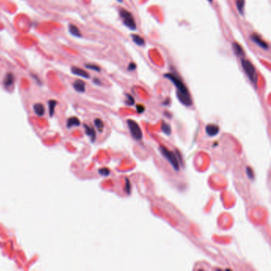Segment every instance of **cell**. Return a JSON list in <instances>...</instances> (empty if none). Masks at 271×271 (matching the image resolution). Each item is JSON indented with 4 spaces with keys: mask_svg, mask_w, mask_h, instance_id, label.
Masks as SVG:
<instances>
[{
    "mask_svg": "<svg viewBox=\"0 0 271 271\" xmlns=\"http://www.w3.org/2000/svg\"><path fill=\"white\" fill-rule=\"evenodd\" d=\"M69 33H71L73 36L77 37H81V32L79 29V28L77 26H76L75 25H71L69 26Z\"/></svg>",
    "mask_w": 271,
    "mask_h": 271,
    "instance_id": "obj_10",
    "label": "cell"
},
{
    "mask_svg": "<svg viewBox=\"0 0 271 271\" xmlns=\"http://www.w3.org/2000/svg\"><path fill=\"white\" fill-rule=\"evenodd\" d=\"M127 125L133 138L136 140H141L142 138V132L139 124L132 119H128Z\"/></svg>",
    "mask_w": 271,
    "mask_h": 271,
    "instance_id": "obj_5",
    "label": "cell"
},
{
    "mask_svg": "<svg viewBox=\"0 0 271 271\" xmlns=\"http://www.w3.org/2000/svg\"><path fill=\"white\" fill-rule=\"evenodd\" d=\"M162 132L165 133V135H169L171 134V127H170V126H169L168 123H165V121L162 122Z\"/></svg>",
    "mask_w": 271,
    "mask_h": 271,
    "instance_id": "obj_15",
    "label": "cell"
},
{
    "mask_svg": "<svg viewBox=\"0 0 271 271\" xmlns=\"http://www.w3.org/2000/svg\"><path fill=\"white\" fill-rule=\"evenodd\" d=\"M100 173L104 176H108L110 174V171L108 169H102L100 170Z\"/></svg>",
    "mask_w": 271,
    "mask_h": 271,
    "instance_id": "obj_23",
    "label": "cell"
},
{
    "mask_svg": "<svg viewBox=\"0 0 271 271\" xmlns=\"http://www.w3.org/2000/svg\"><path fill=\"white\" fill-rule=\"evenodd\" d=\"M73 87L76 89V91L80 92H84L85 91V83L81 80H77L73 84Z\"/></svg>",
    "mask_w": 271,
    "mask_h": 271,
    "instance_id": "obj_9",
    "label": "cell"
},
{
    "mask_svg": "<svg viewBox=\"0 0 271 271\" xmlns=\"http://www.w3.org/2000/svg\"><path fill=\"white\" fill-rule=\"evenodd\" d=\"M233 49H234V52L236 54L237 56H243L244 55V52H243V49H242V46L238 44L237 42H234L232 44Z\"/></svg>",
    "mask_w": 271,
    "mask_h": 271,
    "instance_id": "obj_12",
    "label": "cell"
},
{
    "mask_svg": "<svg viewBox=\"0 0 271 271\" xmlns=\"http://www.w3.org/2000/svg\"><path fill=\"white\" fill-rule=\"evenodd\" d=\"M208 1H209V2H212V0H208Z\"/></svg>",
    "mask_w": 271,
    "mask_h": 271,
    "instance_id": "obj_26",
    "label": "cell"
},
{
    "mask_svg": "<svg viewBox=\"0 0 271 271\" xmlns=\"http://www.w3.org/2000/svg\"><path fill=\"white\" fill-rule=\"evenodd\" d=\"M71 72L76 76H78V77H84V78H89V74L88 73H87L86 71H84V69H81V68L78 67H72Z\"/></svg>",
    "mask_w": 271,
    "mask_h": 271,
    "instance_id": "obj_8",
    "label": "cell"
},
{
    "mask_svg": "<svg viewBox=\"0 0 271 271\" xmlns=\"http://www.w3.org/2000/svg\"><path fill=\"white\" fill-rule=\"evenodd\" d=\"M131 37H132L133 41H134V42L136 43L138 45H145V41L144 39L142 38V37H140L139 35L138 34H131Z\"/></svg>",
    "mask_w": 271,
    "mask_h": 271,
    "instance_id": "obj_13",
    "label": "cell"
},
{
    "mask_svg": "<svg viewBox=\"0 0 271 271\" xmlns=\"http://www.w3.org/2000/svg\"><path fill=\"white\" fill-rule=\"evenodd\" d=\"M126 186H125V191L127 192V193L128 195L131 193V183H130L129 179L128 178H126Z\"/></svg>",
    "mask_w": 271,
    "mask_h": 271,
    "instance_id": "obj_19",
    "label": "cell"
},
{
    "mask_svg": "<svg viewBox=\"0 0 271 271\" xmlns=\"http://www.w3.org/2000/svg\"><path fill=\"white\" fill-rule=\"evenodd\" d=\"M245 0H237L236 1V7L237 10L241 14H243V9H244Z\"/></svg>",
    "mask_w": 271,
    "mask_h": 271,
    "instance_id": "obj_14",
    "label": "cell"
},
{
    "mask_svg": "<svg viewBox=\"0 0 271 271\" xmlns=\"http://www.w3.org/2000/svg\"><path fill=\"white\" fill-rule=\"evenodd\" d=\"M241 64H242V69L244 70L245 73L247 75V77H249L250 81L256 85V84H257V74H256V70L254 66L252 65L251 62L249 61L246 58H242Z\"/></svg>",
    "mask_w": 271,
    "mask_h": 271,
    "instance_id": "obj_2",
    "label": "cell"
},
{
    "mask_svg": "<svg viewBox=\"0 0 271 271\" xmlns=\"http://www.w3.org/2000/svg\"><path fill=\"white\" fill-rule=\"evenodd\" d=\"M135 69H136V65L135 63H130L129 66H128V69L130 71H134Z\"/></svg>",
    "mask_w": 271,
    "mask_h": 271,
    "instance_id": "obj_24",
    "label": "cell"
},
{
    "mask_svg": "<svg viewBox=\"0 0 271 271\" xmlns=\"http://www.w3.org/2000/svg\"><path fill=\"white\" fill-rule=\"evenodd\" d=\"M246 174H247V176L249 178L254 179V171H253V169H252L251 168L249 167V166H247V167H246Z\"/></svg>",
    "mask_w": 271,
    "mask_h": 271,
    "instance_id": "obj_20",
    "label": "cell"
},
{
    "mask_svg": "<svg viewBox=\"0 0 271 271\" xmlns=\"http://www.w3.org/2000/svg\"><path fill=\"white\" fill-rule=\"evenodd\" d=\"M14 81V77L11 73H8L4 79V85L6 87L11 86Z\"/></svg>",
    "mask_w": 271,
    "mask_h": 271,
    "instance_id": "obj_11",
    "label": "cell"
},
{
    "mask_svg": "<svg viewBox=\"0 0 271 271\" xmlns=\"http://www.w3.org/2000/svg\"><path fill=\"white\" fill-rule=\"evenodd\" d=\"M159 150L160 152L162 153V155L165 157L166 159H167L168 162L171 164L172 166L173 167V169L178 171L179 170V162L177 161V158L176 157V155L174 154V153H173L172 151L168 150L166 147H165L164 146H159Z\"/></svg>",
    "mask_w": 271,
    "mask_h": 271,
    "instance_id": "obj_3",
    "label": "cell"
},
{
    "mask_svg": "<svg viewBox=\"0 0 271 271\" xmlns=\"http://www.w3.org/2000/svg\"><path fill=\"white\" fill-rule=\"evenodd\" d=\"M250 39H251V41H254L255 44L258 45L259 47L264 49H268V48H269L268 44L265 42V41L261 40V38L258 36V35H257L256 33H252V34L250 35Z\"/></svg>",
    "mask_w": 271,
    "mask_h": 271,
    "instance_id": "obj_6",
    "label": "cell"
},
{
    "mask_svg": "<svg viewBox=\"0 0 271 271\" xmlns=\"http://www.w3.org/2000/svg\"><path fill=\"white\" fill-rule=\"evenodd\" d=\"M85 67L87 69H89L94 70L96 72H100V68L99 66H97L96 65H92V64H87L85 65Z\"/></svg>",
    "mask_w": 271,
    "mask_h": 271,
    "instance_id": "obj_18",
    "label": "cell"
},
{
    "mask_svg": "<svg viewBox=\"0 0 271 271\" xmlns=\"http://www.w3.org/2000/svg\"><path fill=\"white\" fill-rule=\"evenodd\" d=\"M126 96H127V101H126V104H128V105H134V104H135V100H134V98H133L132 96H131V95H128V94H127Z\"/></svg>",
    "mask_w": 271,
    "mask_h": 271,
    "instance_id": "obj_21",
    "label": "cell"
},
{
    "mask_svg": "<svg viewBox=\"0 0 271 271\" xmlns=\"http://www.w3.org/2000/svg\"><path fill=\"white\" fill-rule=\"evenodd\" d=\"M95 125H96V127H97V129H98L99 131L102 132L103 130H104V123H103V121L101 119H96V120H95Z\"/></svg>",
    "mask_w": 271,
    "mask_h": 271,
    "instance_id": "obj_16",
    "label": "cell"
},
{
    "mask_svg": "<svg viewBox=\"0 0 271 271\" xmlns=\"http://www.w3.org/2000/svg\"><path fill=\"white\" fill-rule=\"evenodd\" d=\"M119 14H120V16L123 18V23L125 24L126 26L128 27L129 29H133V30L136 29V22L135 21L134 16L131 12L125 10V9H121L119 10Z\"/></svg>",
    "mask_w": 271,
    "mask_h": 271,
    "instance_id": "obj_4",
    "label": "cell"
},
{
    "mask_svg": "<svg viewBox=\"0 0 271 271\" xmlns=\"http://www.w3.org/2000/svg\"><path fill=\"white\" fill-rule=\"evenodd\" d=\"M205 131L208 136L214 137L219 134V127L215 124H208V126H206Z\"/></svg>",
    "mask_w": 271,
    "mask_h": 271,
    "instance_id": "obj_7",
    "label": "cell"
},
{
    "mask_svg": "<svg viewBox=\"0 0 271 271\" xmlns=\"http://www.w3.org/2000/svg\"><path fill=\"white\" fill-rule=\"evenodd\" d=\"M136 109H137V112H138V113L141 114V113H142V112H144L145 107L142 106V105H141V104H139V105H137Z\"/></svg>",
    "mask_w": 271,
    "mask_h": 271,
    "instance_id": "obj_22",
    "label": "cell"
},
{
    "mask_svg": "<svg viewBox=\"0 0 271 271\" xmlns=\"http://www.w3.org/2000/svg\"><path fill=\"white\" fill-rule=\"evenodd\" d=\"M165 77L171 81L173 84L175 85L177 88V96L178 100L181 101V104H183L185 106L189 107L192 105V99H191L190 94L189 92V90L185 85V84L182 82L180 78L175 74L173 73H166L165 74Z\"/></svg>",
    "mask_w": 271,
    "mask_h": 271,
    "instance_id": "obj_1",
    "label": "cell"
},
{
    "mask_svg": "<svg viewBox=\"0 0 271 271\" xmlns=\"http://www.w3.org/2000/svg\"><path fill=\"white\" fill-rule=\"evenodd\" d=\"M118 2H123V0H117Z\"/></svg>",
    "mask_w": 271,
    "mask_h": 271,
    "instance_id": "obj_25",
    "label": "cell"
},
{
    "mask_svg": "<svg viewBox=\"0 0 271 271\" xmlns=\"http://www.w3.org/2000/svg\"><path fill=\"white\" fill-rule=\"evenodd\" d=\"M34 109L35 112H37L39 115H41L44 112V107L41 105V104H35L34 105Z\"/></svg>",
    "mask_w": 271,
    "mask_h": 271,
    "instance_id": "obj_17",
    "label": "cell"
}]
</instances>
